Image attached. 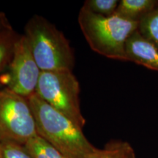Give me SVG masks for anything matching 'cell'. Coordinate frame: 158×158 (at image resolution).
Segmentation results:
<instances>
[{
  "label": "cell",
  "mask_w": 158,
  "mask_h": 158,
  "mask_svg": "<svg viewBox=\"0 0 158 158\" xmlns=\"http://www.w3.org/2000/svg\"><path fill=\"white\" fill-rule=\"evenodd\" d=\"M37 135L68 158H88L98 149L83 133V128L42 100L36 93L28 98Z\"/></svg>",
  "instance_id": "cell-1"
},
{
  "label": "cell",
  "mask_w": 158,
  "mask_h": 158,
  "mask_svg": "<svg viewBox=\"0 0 158 158\" xmlns=\"http://www.w3.org/2000/svg\"><path fill=\"white\" fill-rule=\"evenodd\" d=\"M78 21L92 51L108 59L128 62L126 43L138 30V23L122 19L117 15L102 16L84 7L79 11Z\"/></svg>",
  "instance_id": "cell-2"
},
{
  "label": "cell",
  "mask_w": 158,
  "mask_h": 158,
  "mask_svg": "<svg viewBox=\"0 0 158 158\" xmlns=\"http://www.w3.org/2000/svg\"><path fill=\"white\" fill-rule=\"evenodd\" d=\"M23 35L42 72L73 70L75 55L68 40L46 19L33 15L25 26Z\"/></svg>",
  "instance_id": "cell-3"
},
{
  "label": "cell",
  "mask_w": 158,
  "mask_h": 158,
  "mask_svg": "<svg viewBox=\"0 0 158 158\" xmlns=\"http://www.w3.org/2000/svg\"><path fill=\"white\" fill-rule=\"evenodd\" d=\"M80 90V84L73 71H43L35 93L53 108L83 128L86 119L81 110Z\"/></svg>",
  "instance_id": "cell-4"
},
{
  "label": "cell",
  "mask_w": 158,
  "mask_h": 158,
  "mask_svg": "<svg viewBox=\"0 0 158 158\" xmlns=\"http://www.w3.org/2000/svg\"><path fill=\"white\" fill-rule=\"evenodd\" d=\"M38 135L27 98L6 87L0 88V142L24 145Z\"/></svg>",
  "instance_id": "cell-5"
},
{
  "label": "cell",
  "mask_w": 158,
  "mask_h": 158,
  "mask_svg": "<svg viewBox=\"0 0 158 158\" xmlns=\"http://www.w3.org/2000/svg\"><path fill=\"white\" fill-rule=\"evenodd\" d=\"M41 73L24 35H20L11 62L0 76V82L3 87L28 98L36 92Z\"/></svg>",
  "instance_id": "cell-6"
},
{
  "label": "cell",
  "mask_w": 158,
  "mask_h": 158,
  "mask_svg": "<svg viewBox=\"0 0 158 158\" xmlns=\"http://www.w3.org/2000/svg\"><path fill=\"white\" fill-rule=\"evenodd\" d=\"M128 62L158 72V48L135 31L126 43Z\"/></svg>",
  "instance_id": "cell-7"
},
{
  "label": "cell",
  "mask_w": 158,
  "mask_h": 158,
  "mask_svg": "<svg viewBox=\"0 0 158 158\" xmlns=\"http://www.w3.org/2000/svg\"><path fill=\"white\" fill-rule=\"evenodd\" d=\"M158 5V0H121L115 15L138 23Z\"/></svg>",
  "instance_id": "cell-8"
},
{
  "label": "cell",
  "mask_w": 158,
  "mask_h": 158,
  "mask_svg": "<svg viewBox=\"0 0 158 158\" xmlns=\"http://www.w3.org/2000/svg\"><path fill=\"white\" fill-rule=\"evenodd\" d=\"M19 37L13 27L0 31V76L8 68Z\"/></svg>",
  "instance_id": "cell-9"
},
{
  "label": "cell",
  "mask_w": 158,
  "mask_h": 158,
  "mask_svg": "<svg viewBox=\"0 0 158 158\" xmlns=\"http://www.w3.org/2000/svg\"><path fill=\"white\" fill-rule=\"evenodd\" d=\"M23 146L34 158H68L39 135L31 138Z\"/></svg>",
  "instance_id": "cell-10"
},
{
  "label": "cell",
  "mask_w": 158,
  "mask_h": 158,
  "mask_svg": "<svg viewBox=\"0 0 158 158\" xmlns=\"http://www.w3.org/2000/svg\"><path fill=\"white\" fill-rule=\"evenodd\" d=\"M138 31L158 48V5L138 22Z\"/></svg>",
  "instance_id": "cell-11"
},
{
  "label": "cell",
  "mask_w": 158,
  "mask_h": 158,
  "mask_svg": "<svg viewBox=\"0 0 158 158\" xmlns=\"http://www.w3.org/2000/svg\"><path fill=\"white\" fill-rule=\"evenodd\" d=\"M130 147L127 142L111 141L103 149H97L88 158H123Z\"/></svg>",
  "instance_id": "cell-12"
},
{
  "label": "cell",
  "mask_w": 158,
  "mask_h": 158,
  "mask_svg": "<svg viewBox=\"0 0 158 158\" xmlns=\"http://www.w3.org/2000/svg\"><path fill=\"white\" fill-rule=\"evenodd\" d=\"M118 2L117 0H86L82 7L94 14L110 17L115 15Z\"/></svg>",
  "instance_id": "cell-13"
},
{
  "label": "cell",
  "mask_w": 158,
  "mask_h": 158,
  "mask_svg": "<svg viewBox=\"0 0 158 158\" xmlns=\"http://www.w3.org/2000/svg\"><path fill=\"white\" fill-rule=\"evenodd\" d=\"M0 150L3 158H34L24 146L15 142H0Z\"/></svg>",
  "instance_id": "cell-14"
},
{
  "label": "cell",
  "mask_w": 158,
  "mask_h": 158,
  "mask_svg": "<svg viewBox=\"0 0 158 158\" xmlns=\"http://www.w3.org/2000/svg\"><path fill=\"white\" fill-rule=\"evenodd\" d=\"M11 27L10 23L8 19H7L5 13L0 11V31L11 28Z\"/></svg>",
  "instance_id": "cell-15"
},
{
  "label": "cell",
  "mask_w": 158,
  "mask_h": 158,
  "mask_svg": "<svg viewBox=\"0 0 158 158\" xmlns=\"http://www.w3.org/2000/svg\"><path fill=\"white\" fill-rule=\"evenodd\" d=\"M123 158H137L135 156V152H134V149H133V147H130L128 151L126 152L125 155L124 156Z\"/></svg>",
  "instance_id": "cell-16"
},
{
  "label": "cell",
  "mask_w": 158,
  "mask_h": 158,
  "mask_svg": "<svg viewBox=\"0 0 158 158\" xmlns=\"http://www.w3.org/2000/svg\"><path fill=\"white\" fill-rule=\"evenodd\" d=\"M0 158H3L2 155V153H1V150H0Z\"/></svg>",
  "instance_id": "cell-17"
}]
</instances>
